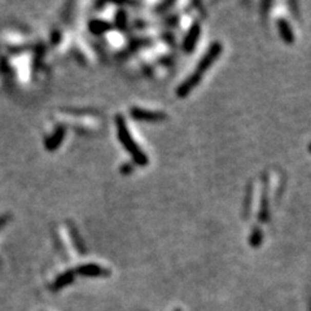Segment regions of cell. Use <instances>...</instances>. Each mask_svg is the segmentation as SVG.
I'll use <instances>...</instances> for the list:
<instances>
[{
  "label": "cell",
  "mask_w": 311,
  "mask_h": 311,
  "mask_svg": "<svg viewBox=\"0 0 311 311\" xmlns=\"http://www.w3.org/2000/svg\"><path fill=\"white\" fill-rule=\"evenodd\" d=\"M117 128H118V137H120L121 143L123 144V147L131 153L132 159L138 162L139 165H145L148 162L147 156L140 150V148L138 147L137 143L132 139L131 134L128 131L127 126H126L125 120L122 117H117Z\"/></svg>",
  "instance_id": "6da1fadb"
},
{
  "label": "cell",
  "mask_w": 311,
  "mask_h": 311,
  "mask_svg": "<svg viewBox=\"0 0 311 311\" xmlns=\"http://www.w3.org/2000/svg\"><path fill=\"white\" fill-rule=\"evenodd\" d=\"M222 49H223V47H222V44L219 43V42H216V43L211 44L210 48H209V51H207L206 53L202 56L201 60H200L199 65H197V69H196V73L201 74L202 75V73L210 68V66L214 64V61H216L217 59L221 56Z\"/></svg>",
  "instance_id": "7a4b0ae2"
},
{
  "label": "cell",
  "mask_w": 311,
  "mask_h": 311,
  "mask_svg": "<svg viewBox=\"0 0 311 311\" xmlns=\"http://www.w3.org/2000/svg\"><path fill=\"white\" fill-rule=\"evenodd\" d=\"M131 113H132V117L143 121H160L165 118L164 113L150 112V110H144V109H140V108H134V109L131 110Z\"/></svg>",
  "instance_id": "5b68a950"
},
{
  "label": "cell",
  "mask_w": 311,
  "mask_h": 311,
  "mask_svg": "<svg viewBox=\"0 0 311 311\" xmlns=\"http://www.w3.org/2000/svg\"><path fill=\"white\" fill-rule=\"evenodd\" d=\"M78 273L82 274V275H86V276H101V275H105V274H108L107 271L103 270V268L98 265H85V266H82V267H80Z\"/></svg>",
  "instance_id": "52a82bcc"
},
{
  "label": "cell",
  "mask_w": 311,
  "mask_h": 311,
  "mask_svg": "<svg viewBox=\"0 0 311 311\" xmlns=\"http://www.w3.org/2000/svg\"><path fill=\"white\" fill-rule=\"evenodd\" d=\"M250 239H251V244H253V245L261 244V241H262V232L259 231V229H254L253 234H251V236H250Z\"/></svg>",
  "instance_id": "9c48e42d"
},
{
  "label": "cell",
  "mask_w": 311,
  "mask_h": 311,
  "mask_svg": "<svg viewBox=\"0 0 311 311\" xmlns=\"http://www.w3.org/2000/svg\"><path fill=\"white\" fill-rule=\"evenodd\" d=\"M201 76H202L201 74H199L195 71V73L192 74L189 78H187V80L184 81V82L182 83L179 87H178L177 95L179 96V98H186V96H188L189 92H191V91L193 90V88L200 83V81H201Z\"/></svg>",
  "instance_id": "3957f363"
},
{
  "label": "cell",
  "mask_w": 311,
  "mask_h": 311,
  "mask_svg": "<svg viewBox=\"0 0 311 311\" xmlns=\"http://www.w3.org/2000/svg\"><path fill=\"white\" fill-rule=\"evenodd\" d=\"M3 223H4V219H0V227L3 226Z\"/></svg>",
  "instance_id": "30bf717a"
},
{
  "label": "cell",
  "mask_w": 311,
  "mask_h": 311,
  "mask_svg": "<svg viewBox=\"0 0 311 311\" xmlns=\"http://www.w3.org/2000/svg\"><path fill=\"white\" fill-rule=\"evenodd\" d=\"M278 29H279V34L283 38V41L285 42L287 44H292L295 42V35H293L292 28H290V25L288 24L285 20H279L278 21Z\"/></svg>",
  "instance_id": "8992f818"
},
{
  "label": "cell",
  "mask_w": 311,
  "mask_h": 311,
  "mask_svg": "<svg viewBox=\"0 0 311 311\" xmlns=\"http://www.w3.org/2000/svg\"><path fill=\"white\" fill-rule=\"evenodd\" d=\"M200 33H201V26L199 24H195L191 29H189L188 34H187L186 39H184V49L187 52L193 51L195 46H196L197 41H199Z\"/></svg>",
  "instance_id": "277c9868"
},
{
  "label": "cell",
  "mask_w": 311,
  "mask_h": 311,
  "mask_svg": "<svg viewBox=\"0 0 311 311\" xmlns=\"http://www.w3.org/2000/svg\"><path fill=\"white\" fill-rule=\"evenodd\" d=\"M73 281V273H65L64 275L59 276V279L56 280V283L53 284V289H60V288L65 287L68 284H70Z\"/></svg>",
  "instance_id": "ba28073f"
},
{
  "label": "cell",
  "mask_w": 311,
  "mask_h": 311,
  "mask_svg": "<svg viewBox=\"0 0 311 311\" xmlns=\"http://www.w3.org/2000/svg\"><path fill=\"white\" fill-rule=\"evenodd\" d=\"M308 150H310V152H311V143H310V144H308Z\"/></svg>",
  "instance_id": "8fae6325"
}]
</instances>
